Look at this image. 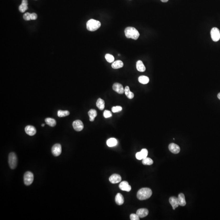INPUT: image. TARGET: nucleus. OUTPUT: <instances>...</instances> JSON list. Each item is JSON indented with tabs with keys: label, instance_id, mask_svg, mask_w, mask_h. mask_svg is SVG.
Listing matches in <instances>:
<instances>
[{
	"label": "nucleus",
	"instance_id": "1",
	"mask_svg": "<svg viewBox=\"0 0 220 220\" xmlns=\"http://www.w3.org/2000/svg\"><path fill=\"white\" fill-rule=\"evenodd\" d=\"M152 195V191L150 188H141L137 193V198L140 200H144L150 198Z\"/></svg>",
	"mask_w": 220,
	"mask_h": 220
},
{
	"label": "nucleus",
	"instance_id": "2",
	"mask_svg": "<svg viewBox=\"0 0 220 220\" xmlns=\"http://www.w3.org/2000/svg\"><path fill=\"white\" fill-rule=\"evenodd\" d=\"M124 32L125 36L128 39H132L136 40L139 36V33L133 27H127L125 29Z\"/></svg>",
	"mask_w": 220,
	"mask_h": 220
},
{
	"label": "nucleus",
	"instance_id": "3",
	"mask_svg": "<svg viewBox=\"0 0 220 220\" xmlns=\"http://www.w3.org/2000/svg\"><path fill=\"white\" fill-rule=\"evenodd\" d=\"M101 25V24L100 21L92 19L87 22V29L89 31H95L100 27Z\"/></svg>",
	"mask_w": 220,
	"mask_h": 220
},
{
	"label": "nucleus",
	"instance_id": "4",
	"mask_svg": "<svg viewBox=\"0 0 220 220\" xmlns=\"http://www.w3.org/2000/svg\"><path fill=\"white\" fill-rule=\"evenodd\" d=\"M8 163L10 168L14 169L17 165L18 159L17 155L14 153H11L9 155Z\"/></svg>",
	"mask_w": 220,
	"mask_h": 220
},
{
	"label": "nucleus",
	"instance_id": "5",
	"mask_svg": "<svg viewBox=\"0 0 220 220\" xmlns=\"http://www.w3.org/2000/svg\"><path fill=\"white\" fill-rule=\"evenodd\" d=\"M34 174L29 171L26 172L24 175V182L25 185H31L34 181Z\"/></svg>",
	"mask_w": 220,
	"mask_h": 220
},
{
	"label": "nucleus",
	"instance_id": "6",
	"mask_svg": "<svg viewBox=\"0 0 220 220\" xmlns=\"http://www.w3.org/2000/svg\"><path fill=\"white\" fill-rule=\"evenodd\" d=\"M212 39L214 42H217L220 39V31L217 28H213L210 32Z\"/></svg>",
	"mask_w": 220,
	"mask_h": 220
},
{
	"label": "nucleus",
	"instance_id": "7",
	"mask_svg": "<svg viewBox=\"0 0 220 220\" xmlns=\"http://www.w3.org/2000/svg\"><path fill=\"white\" fill-rule=\"evenodd\" d=\"M52 154L54 156L58 157L59 156L62 152L61 146L60 144L56 143L53 146L51 149Z\"/></svg>",
	"mask_w": 220,
	"mask_h": 220
},
{
	"label": "nucleus",
	"instance_id": "8",
	"mask_svg": "<svg viewBox=\"0 0 220 220\" xmlns=\"http://www.w3.org/2000/svg\"><path fill=\"white\" fill-rule=\"evenodd\" d=\"M73 126L75 131H81L84 128V124L81 121L76 120L73 123Z\"/></svg>",
	"mask_w": 220,
	"mask_h": 220
},
{
	"label": "nucleus",
	"instance_id": "9",
	"mask_svg": "<svg viewBox=\"0 0 220 220\" xmlns=\"http://www.w3.org/2000/svg\"><path fill=\"white\" fill-rule=\"evenodd\" d=\"M148 154V151L146 149H143L141 151L138 152L136 154L135 156L136 159L138 160H142L144 158L147 157Z\"/></svg>",
	"mask_w": 220,
	"mask_h": 220
},
{
	"label": "nucleus",
	"instance_id": "10",
	"mask_svg": "<svg viewBox=\"0 0 220 220\" xmlns=\"http://www.w3.org/2000/svg\"><path fill=\"white\" fill-rule=\"evenodd\" d=\"M109 180L112 184H117L121 181L122 177L119 174H114L109 177Z\"/></svg>",
	"mask_w": 220,
	"mask_h": 220
},
{
	"label": "nucleus",
	"instance_id": "11",
	"mask_svg": "<svg viewBox=\"0 0 220 220\" xmlns=\"http://www.w3.org/2000/svg\"><path fill=\"white\" fill-rule=\"evenodd\" d=\"M112 89L119 94H123L124 93L123 87L122 84L119 83H114L112 86Z\"/></svg>",
	"mask_w": 220,
	"mask_h": 220
},
{
	"label": "nucleus",
	"instance_id": "12",
	"mask_svg": "<svg viewBox=\"0 0 220 220\" xmlns=\"http://www.w3.org/2000/svg\"><path fill=\"white\" fill-rule=\"evenodd\" d=\"M119 188L123 191L130 192L131 190V187L129 185L128 182L123 181L120 183L119 186Z\"/></svg>",
	"mask_w": 220,
	"mask_h": 220
},
{
	"label": "nucleus",
	"instance_id": "13",
	"mask_svg": "<svg viewBox=\"0 0 220 220\" xmlns=\"http://www.w3.org/2000/svg\"><path fill=\"white\" fill-rule=\"evenodd\" d=\"M168 148L170 151L173 153L178 154L180 152V147L175 143H170L168 146Z\"/></svg>",
	"mask_w": 220,
	"mask_h": 220
},
{
	"label": "nucleus",
	"instance_id": "14",
	"mask_svg": "<svg viewBox=\"0 0 220 220\" xmlns=\"http://www.w3.org/2000/svg\"><path fill=\"white\" fill-rule=\"evenodd\" d=\"M25 131L29 136H33L36 133V128L32 126H28L25 128Z\"/></svg>",
	"mask_w": 220,
	"mask_h": 220
},
{
	"label": "nucleus",
	"instance_id": "15",
	"mask_svg": "<svg viewBox=\"0 0 220 220\" xmlns=\"http://www.w3.org/2000/svg\"><path fill=\"white\" fill-rule=\"evenodd\" d=\"M149 213V211L147 209L141 208L139 209L136 212V214L139 216V217L142 218L146 217Z\"/></svg>",
	"mask_w": 220,
	"mask_h": 220
},
{
	"label": "nucleus",
	"instance_id": "16",
	"mask_svg": "<svg viewBox=\"0 0 220 220\" xmlns=\"http://www.w3.org/2000/svg\"><path fill=\"white\" fill-rule=\"evenodd\" d=\"M169 202L171 205L174 210L176 208H177L179 206V202H178V198L175 196H172L170 197V198H169Z\"/></svg>",
	"mask_w": 220,
	"mask_h": 220
},
{
	"label": "nucleus",
	"instance_id": "17",
	"mask_svg": "<svg viewBox=\"0 0 220 220\" xmlns=\"http://www.w3.org/2000/svg\"><path fill=\"white\" fill-rule=\"evenodd\" d=\"M115 203L119 206H121L124 203L123 196L120 193H117L115 197Z\"/></svg>",
	"mask_w": 220,
	"mask_h": 220
},
{
	"label": "nucleus",
	"instance_id": "18",
	"mask_svg": "<svg viewBox=\"0 0 220 220\" xmlns=\"http://www.w3.org/2000/svg\"><path fill=\"white\" fill-rule=\"evenodd\" d=\"M178 202L179 206H184L186 204V202L185 201V197L183 193H180L178 195Z\"/></svg>",
	"mask_w": 220,
	"mask_h": 220
},
{
	"label": "nucleus",
	"instance_id": "19",
	"mask_svg": "<svg viewBox=\"0 0 220 220\" xmlns=\"http://www.w3.org/2000/svg\"><path fill=\"white\" fill-rule=\"evenodd\" d=\"M28 0H22V3L19 7V9L20 12L23 13L28 9Z\"/></svg>",
	"mask_w": 220,
	"mask_h": 220
},
{
	"label": "nucleus",
	"instance_id": "20",
	"mask_svg": "<svg viewBox=\"0 0 220 220\" xmlns=\"http://www.w3.org/2000/svg\"><path fill=\"white\" fill-rule=\"evenodd\" d=\"M88 115L89 117V120L90 122H93L97 115V111L93 109H90L88 112Z\"/></svg>",
	"mask_w": 220,
	"mask_h": 220
},
{
	"label": "nucleus",
	"instance_id": "21",
	"mask_svg": "<svg viewBox=\"0 0 220 220\" xmlns=\"http://www.w3.org/2000/svg\"><path fill=\"white\" fill-rule=\"evenodd\" d=\"M112 67L114 69H118L124 66V63L121 60H116L112 64Z\"/></svg>",
	"mask_w": 220,
	"mask_h": 220
},
{
	"label": "nucleus",
	"instance_id": "22",
	"mask_svg": "<svg viewBox=\"0 0 220 220\" xmlns=\"http://www.w3.org/2000/svg\"><path fill=\"white\" fill-rule=\"evenodd\" d=\"M136 67L137 70L140 72H144L146 69V67L141 60H138L137 62Z\"/></svg>",
	"mask_w": 220,
	"mask_h": 220
},
{
	"label": "nucleus",
	"instance_id": "23",
	"mask_svg": "<svg viewBox=\"0 0 220 220\" xmlns=\"http://www.w3.org/2000/svg\"><path fill=\"white\" fill-rule=\"evenodd\" d=\"M117 141L114 138L109 139L106 142V144L109 147H112L116 146L117 144Z\"/></svg>",
	"mask_w": 220,
	"mask_h": 220
},
{
	"label": "nucleus",
	"instance_id": "24",
	"mask_svg": "<svg viewBox=\"0 0 220 220\" xmlns=\"http://www.w3.org/2000/svg\"><path fill=\"white\" fill-rule=\"evenodd\" d=\"M124 93L127 98L129 99H132L134 97V93L131 92L130 88L128 86L125 87V89H124Z\"/></svg>",
	"mask_w": 220,
	"mask_h": 220
},
{
	"label": "nucleus",
	"instance_id": "25",
	"mask_svg": "<svg viewBox=\"0 0 220 220\" xmlns=\"http://www.w3.org/2000/svg\"><path fill=\"white\" fill-rule=\"evenodd\" d=\"M96 106L101 111L103 110L105 107V102L101 98H99L96 102Z\"/></svg>",
	"mask_w": 220,
	"mask_h": 220
},
{
	"label": "nucleus",
	"instance_id": "26",
	"mask_svg": "<svg viewBox=\"0 0 220 220\" xmlns=\"http://www.w3.org/2000/svg\"><path fill=\"white\" fill-rule=\"evenodd\" d=\"M139 82L142 84H148L149 82V78L146 76H140L138 78Z\"/></svg>",
	"mask_w": 220,
	"mask_h": 220
},
{
	"label": "nucleus",
	"instance_id": "27",
	"mask_svg": "<svg viewBox=\"0 0 220 220\" xmlns=\"http://www.w3.org/2000/svg\"><path fill=\"white\" fill-rule=\"evenodd\" d=\"M45 122L47 125L51 127H54L56 124V122L54 119L51 118H46L45 120Z\"/></svg>",
	"mask_w": 220,
	"mask_h": 220
},
{
	"label": "nucleus",
	"instance_id": "28",
	"mask_svg": "<svg viewBox=\"0 0 220 220\" xmlns=\"http://www.w3.org/2000/svg\"><path fill=\"white\" fill-rule=\"evenodd\" d=\"M142 164L144 165H151L153 163V161L149 157H146L142 159Z\"/></svg>",
	"mask_w": 220,
	"mask_h": 220
},
{
	"label": "nucleus",
	"instance_id": "29",
	"mask_svg": "<svg viewBox=\"0 0 220 220\" xmlns=\"http://www.w3.org/2000/svg\"><path fill=\"white\" fill-rule=\"evenodd\" d=\"M70 114V112L68 111H62V110H59L58 112V115L59 117H66Z\"/></svg>",
	"mask_w": 220,
	"mask_h": 220
},
{
	"label": "nucleus",
	"instance_id": "30",
	"mask_svg": "<svg viewBox=\"0 0 220 220\" xmlns=\"http://www.w3.org/2000/svg\"><path fill=\"white\" fill-rule=\"evenodd\" d=\"M105 58L106 61L109 63H112L114 61V57L111 54H109V53L106 54Z\"/></svg>",
	"mask_w": 220,
	"mask_h": 220
},
{
	"label": "nucleus",
	"instance_id": "31",
	"mask_svg": "<svg viewBox=\"0 0 220 220\" xmlns=\"http://www.w3.org/2000/svg\"><path fill=\"white\" fill-rule=\"evenodd\" d=\"M122 110V108L121 106H113L112 108V112H114V113L121 111Z\"/></svg>",
	"mask_w": 220,
	"mask_h": 220
},
{
	"label": "nucleus",
	"instance_id": "32",
	"mask_svg": "<svg viewBox=\"0 0 220 220\" xmlns=\"http://www.w3.org/2000/svg\"><path fill=\"white\" fill-rule=\"evenodd\" d=\"M112 116L111 112L108 110H105L104 112V116L106 118H109Z\"/></svg>",
	"mask_w": 220,
	"mask_h": 220
},
{
	"label": "nucleus",
	"instance_id": "33",
	"mask_svg": "<svg viewBox=\"0 0 220 220\" xmlns=\"http://www.w3.org/2000/svg\"><path fill=\"white\" fill-rule=\"evenodd\" d=\"M131 220H139V217L137 214H132L130 215Z\"/></svg>",
	"mask_w": 220,
	"mask_h": 220
},
{
	"label": "nucleus",
	"instance_id": "34",
	"mask_svg": "<svg viewBox=\"0 0 220 220\" xmlns=\"http://www.w3.org/2000/svg\"><path fill=\"white\" fill-rule=\"evenodd\" d=\"M23 18L25 20L28 21L31 20V14L29 13H26L23 16Z\"/></svg>",
	"mask_w": 220,
	"mask_h": 220
},
{
	"label": "nucleus",
	"instance_id": "35",
	"mask_svg": "<svg viewBox=\"0 0 220 220\" xmlns=\"http://www.w3.org/2000/svg\"><path fill=\"white\" fill-rule=\"evenodd\" d=\"M37 18V15L36 13H33L31 14V20H34Z\"/></svg>",
	"mask_w": 220,
	"mask_h": 220
},
{
	"label": "nucleus",
	"instance_id": "36",
	"mask_svg": "<svg viewBox=\"0 0 220 220\" xmlns=\"http://www.w3.org/2000/svg\"><path fill=\"white\" fill-rule=\"evenodd\" d=\"M161 1L162 2H164V3H166L168 1V0H161Z\"/></svg>",
	"mask_w": 220,
	"mask_h": 220
},
{
	"label": "nucleus",
	"instance_id": "37",
	"mask_svg": "<svg viewBox=\"0 0 220 220\" xmlns=\"http://www.w3.org/2000/svg\"><path fill=\"white\" fill-rule=\"evenodd\" d=\"M217 97L218 98L219 100H220V93H219L218 94Z\"/></svg>",
	"mask_w": 220,
	"mask_h": 220
},
{
	"label": "nucleus",
	"instance_id": "38",
	"mask_svg": "<svg viewBox=\"0 0 220 220\" xmlns=\"http://www.w3.org/2000/svg\"><path fill=\"white\" fill-rule=\"evenodd\" d=\"M42 127H43V126H45V124H42Z\"/></svg>",
	"mask_w": 220,
	"mask_h": 220
}]
</instances>
